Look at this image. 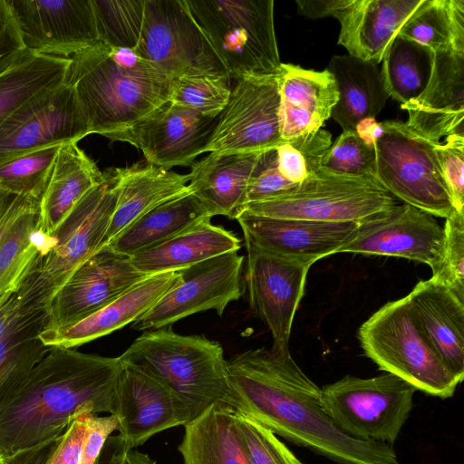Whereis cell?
<instances>
[{
  "instance_id": "6da1fadb",
  "label": "cell",
  "mask_w": 464,
  "mask_h": 464,
  "mask_svg": "<svg viewBox=\"0 0 464 464\" xmlns=\"http://www.w3.org/2000/svg\"><path fill=\"white\" fill-rule=\"evenodd\" d=\"M223 399L235 411L337 464H400L392 445L357 440L327 416L319 388L290 349H250L227 361Z\"/></svg>"
},
{
  "instance_id": "7a4b0ae2",
  "label": "cell",
  "mask_w": 464,
  "mask_h": 464,
  "mask_svg": "<svg viewBox=\"0 0 464 464\" xmlns=\"http://www.w3.org/2000/svg\"><path fill=\"white\" fill-rule=\"evenodd\" d=\"M120 357L51 347L27 376L0 400L4 458L63 436L84 413L111 414Z\"/></svg>"
},
{
  "instance_id": "3957f363",
  "label": "cell",
  "mask_w": 464,
  "mask_h": 464,
  "mask_svg": "<svg viewBox=\"0 0 464 464\" xmlns=\"http://www.w3.org/2000/svg\"><path fill=\"white\" fill-rule=\"evenodd\" d=\"M69 58L64 82L91 134L121 131L169 99L173 78L133 50L97 42Z\"/></svg>"
},
{
  "instance_id": "277c9868",
  "label": "cell",
  "mask_w": 464,
  "mask_h": 464,
  "mask_svg": "<svg viewBox=\"0 0 464 464\" xmlns=\"http://www.w3.org/2000/svg\"><path fill=\"white\" fill-rule=\"evenodd\" d=\"M118 192L115 169H108L59 227L45 236L40 253L15 290L23 307L48 311L53 296L74 271L103 247Z\"/></svg>"
},
{
  "instance_id": "5b68a950",
  "label": "cell",
  "mask_w": 464,
  "mask_h": 464,
  "mask_svg": "<svg viewBox=\"0 0 464 464\" xmlns=\"http://www.w3.org/2000/svg\"><path fill=\"white\" fill-rule=\"evenodd\" d=\"M119 357L165 383L195 418L222 401L229 389L222 345L202 335L179 334L170 326L143 332Z\"/></svg>"
},
{
  "instance_id": "8992f818",
  "label": "cell",
  "mask_w": 464,
  "mask_h": 464,
  "mask_svg": "<svg viewBox=\"0 0 464 464\" xmlns=\"http://www.w3.org/2000/svg\"><path fill=\"white\" fill-rule=\"evenodd\" d=\"M364 354L381 371L417 391L451 397L460 383L441 361L416 319L407 296L386 303L359 328Z\"/></svg>"
},
{
  "instance_id": "52a82bcc",
  "label": "cell",
  "mask_w": 464,
  "mask_h": 464,
  "mask_svg": "<svg viewBox=\"0 0 464 464\" xmlns=\"http://www.w3.org/2000/svg\"><path fill=\"white\" fill-rule=\"evenodd\" d=\"M228 79L277 74L273 0H186Z\"/></svg>"
},
{
  "instance_id": "ba28073f",
  "label": "cell",
  "mask_w": 464,
  "mask_h": 464,
  "mask_svg": "<svg viewBox=\"0 0 464 464\" xmlns=\"http://www.w3.org/2000/svg\"><path fill=\"white\" fill-rule=\"evenodd\" d=\"M397 204L372 176H348L320 168L289 191L248 203L254 215L321 222L363 224Z\"/></svg>"
},
{
  "instance_id": "9c48e42d",
  "label": "cell",
  "mask_w": 464,
  "mask_h": 464,
  "mask_svg": "<svg viewBox=\"0 0 464 464\" xmlns=\"http://www.w3.org/2000/svg\"><path fill=\"white\" fill-rule=\"evenodd\" d=\"M416 391L388 372L370 378L347 374L323 386L321 401L327 416L343 433L392 446L412 410Z\"/></svg>"
},
{
  "instance_id": "30bf717a",
  "label": "cell",
  "mask_w": 464,
  "mask_h": 464,
  "mask_svg": "<svg viewBox=\"0 0 464 464\" xmlns=\"http://www.w3.org/2000/svg\"><path fill=\"white\" fill-rule=\"evenodd\" d=\"M373 140L375 179L395 198L433 217L448 218L454 205L442 179L434 146L405 122H381Z\"/></svg>"
},
{
  "instance_id": "8fae6325",
  "label": "cell",
  "mask_w": 464,
  "mask_h": 464,
  "mask_svg": "<svg viewBox=\"0 0 464 464\" xmlns=\"http://www.w3.org/2000/svg\"><path fill=\"white\" fill-rule=\"evenodd\" d=\"M133 51L171 78L216 75L228 79L186 0H145L140 40Z\"/></svg>"
},
{
  "instance_id": "7c38bea8",
  "label": "cell",
  "mask_w": 464,
  "mask_h": 464,
  "mask_svg": "<svg viewBox=\"0 0 464 464\" xmlns=\"http://www.w3.org/2000/svg\"><path fill=\"white\" fill-rule=\"evenodd\" d=\"M244 261L238 251H231L180 269L179 282L131 328L153 331L208 310L222 316L226 307L245 292Z\"/></svg>"
},
{
  "instance_id": "4fadbf2b",
  "label": "cell",
  "mask_w": 464,
  "mask_h": 464,
  "mask_svg": "<svg viewBox=\"0 0 464 464\" xmlns=\"http://www.w3.org/2000/svg\"><path fill=\"white\" fill-rule=\"evenodd\" d=\"M278 73L237 80L218 116L207 152L249 153L279 146Z\"/></svg>"
},
{
  "instance_id": "5bb4252c",
  "label": "cell",
  "mask_w": 464,
  "mask_h": 464,
  "mask_svg": "<svg viewBox=\"0 0 464 464\" xmlns=\"http://www.w3.org/2000/svg\"><path fill=\"white\" fill-rule=\"evenodd\" d=\"M91 134L74 90L64 82L19 106L0 124V163Z\"/></svg>"
},
{
  "instance_id": "9a60e30c",
  "label": "cell",
  "mask_w": 464,
  "mask_h": 464,
  "mask_svg": "<svg viewBox=\"0 0 464 464\" xmlns=\"http://www.w3.org/2000/svg\"><path fill=\"white\" fill-rule=\"evenodd\" d=\"M244 276L249 308L267 326L273 349H289L292 324L311 264L283 257L245 241Z\"/></svg>"
},
{
  "instance_id": "2e32d148",
  "label": "cell",
  "mask_w": 464,
  "mask_h": 464,
  "mask_svg": "<svg viewBox=\"0 0 464 464\" xmlns=\"http://www.w3.org/2000/svg\"><path fill=\"white\" fill-rule=\"evenodd\" d=\"M218 120L168 101L130 127L105 137L133 145L148 163L170 170L190 166L207 152Z\"/></svg>"
},
{
  "instance_id": "e0dca14e",
  "label": "cell",
  "mask_w": 464,
  "mask_h": 464,
  "mask_svg": "<svg viewBox=\"0 0 464 464\" xmlns=\"http://www.w3.org/2000/svg\"><path fill=\"white\" fill-rule=\"evenodd\" d=\"M111 414L118 418L119 435L127 450L136 449L157 433L184 426L195 418L189 405L165 383L123 362Z\"/></svg>"
},
{
  "instance_id": "ac0fdd59",
  "label": "cell",
  "mask_w": 464,
  "mask_h": 464,
  "mask_svg": "<svg viewBox=\"0 0 464 464\" xmlns=\"http://www.w3.org/2000/svg\"><path fill=\"white\" fill-rule=\"evenodd\" d=\"M148 276L136 269L130 257L104 246L81 265L53 296L45 329L88 317Z\"/></svg>"
},
{
  "instance_id": "d6986e66",
  "label": "cell",
  "mask_w": 464,
  "mask_h": 464,
  "mask_svg": "<svg viewBox=\"0 0 464 464\" xmlns=\"http://www.w3.org/2000/svg\"><path fill=\"white\" fill-rule=\"evenodd\" d=\"M27 50L69 58L99 41L92 0H7Z\"/></svg>"
},
{
  "instance_id": "ffe728a7",
  "label": "cell",
  "mask_w": 464,
  "mask_h": 464,
  "mask_svg": "<svg viewBox=\"0 0 464 464\" xmlns=\"http://www.w3.org/2000/svg\"><path fill=\"white\" fill-rule=\"evenodd\" d=\"M444 229L435 217L409 204H396L381 216L360 224L355 237L339 253L388 256L428 265L440 264Z\"/></svg>"
},
{
  "instance_id": "44dd1931",
  "label": "cell",
  "mask_w": 464,
  "mask_h": 464,
  "mask_svg": "<svg viewBox=\"0 0 464 464\" xmlns=\"http://www.w3.org/2000/svg\"><path fill=\"white\" fill-rule=\"evenodd\" d=\"M245 241L266 252L313 265L339 253L360 224L276 218L244 211L237 218Z\"/></svg>"
},
{
  "instance_id": "7402d4cb",
  "label": "cell",
  "mask_w": 464,
  "mask_h": 464,
  "mask_svg": "<svg viewBox=\"0 0 464 464\" xmlns=\"http://www.w3.org/2000/svg\"><path fill=\"white\" fill-rule=\"evenodd\" d=\"M401 108L408 112L406 125L430 141L464 134V53H433L424 90Z\"/></svg>"
},
{
  "instance_id": "603a6c76",
  "label": "cell",
  "mask_w": 464,
  "mask_h": 464,
  "mask_svg": "<svg viewBox=\"0 0 464 464\" xmlns=\"http://www.w3.org/2000/svg\"><path fill=\"white\" fill-rule=\"evenodd\" d=\"M180 270L149 276L88 317L70 325L44 329L45 346L73 349L134 323L152 308L179 280Z\"/></svg>"
},
{
  "instance_id": "cb8c5ba5",
  "label": "cell",
  "mask_w": 464,
  "mask_h": 464,
  "mask_svg": "<svg viewBox=\"0 0 464 464\" xmlns=\"http://www.w3.org/2000/svg\"><path fill=\"white\" fill-rule=\"evenodd\" d=\"M278 89L283 141L319 130L338 101L335 80L327 69L314 71L282 63Z\"/></svg>"
},
{
  "instance_id": "d4e9b609",
  "label": "cell",
  "mask_w": 464,
  "mask_h": 464,
  "mask_svg": "<svg viewBox=\"0 0 464 464\" xmlns=\"http://www.w3.org/2000/svg\"><path fill=\"white\" fill-rule=\"evenodd\" d=\"M423 0H353L338 19V44L348 54L380 64Z\"/></svg>"
},
{
  "instance_id": "484cf974",
  "label": "cell",
  "mask_w": 464,
  "mask_h": 464,
  "mask_svg": "<svg viewBox=\"0 0 464 464\" xmlns=\"http://www.w3.org/2000/svg\"><path fill=\"white\" fill-rule=\"evenodd\" d=\"M423 333L449 371L464 378V303L430 277L407 295Z\"/></svg>"
},
{
  "instance_id": "4316f807",
  "label": "cell",
  "mask_w": 464,
  "mask_h": 464,
  "mask_svg": "<svg viewBox=\"0 0 464 464\" xmlns=\"http://www.w3.org/2000/svg\"><path fill=\"white\" fill-rule=\"evenodd\" d=\"M262 152H209L191 165L188 188L210 218L237 219L245 211L248 180Z\"/></svg>"
},
{
  "instance_id": "83f0119b",
  "label": "cell",
  "mask_w": 464,
  "mask_h": 464,
  "mask_svg": "<svg viewBox=\"0 0 464 464\" xmlns=\"http://www.w3.org/2000/svg\"><path fill=\"white\" fill-rule=\"evenodd\" d=\"M114 169L119 192L104 246L150 210L190 191L188 175L150 163Z\"/></svg>"
},
{
  "instance_id": "f1b7e54d",
  "label": "cell",
  "mask_w": 464,
  "mask_h": 464,
  "mask_svg": "<svg viewBox=\"0 0 464 464\" xmlns=\"http://www.w3.org/2000/svg\"><path fill=\"white\" fill-rule=\"evenodd\" d=\"M95 162L76 142L61 146L39 201L37 229L51 236L82 198L103 179Z\"/></svg>"
},
{
  "instance_id": "f546056e",
  "label": "cell",
  "mask_w": 464,
  "mask_h": 464,
  "mask_svg": "<svg viewBox=\"0 0 464 464\" xmlns=\"http://www.w3.org/2000/svg\"><path fill=\"white\" fill-rule=\"evenodd\" d=\"M334 76L338 101L331 117L343 130H355L364 119L375 118L390 98L381 65L343 54L332 56L326 68Z\"/></svg>"
},
{
  "instance_id": "4dcf8cb0",
  "label": "cell",
  "mask_w": 464,
  "mask_h": 464,
  "mask_svg": "<svg viewBox=\"0 0 464 464\" xmlns=\"http://www.w3.org/2000/svg\"><path fill=\"white\" fill-rule=\"evenodd\" d=\"M210 219L136 254L130 257L132 265L150 276L180 270L227 252L238 251L241 239L232 231L213 225Z\"/></svg>"
},
{
  "instance_id": "1f68e13d",
  "label": "cell",
  "mask_w": 464,
  "mask_h": 464,
  "mask_svg": "<svg viewBox=\"0 0 464 464\" xmlns=\"http://www.w3.org/2000/svg\"><path fill=\"white\" fill-rule=\"evenodd\" d=\"M184 427L183 464H250L228 404L214 402Z\"/></svg>"
},
{
  "instance_id": "d6a6232c",
  "label": "cell",
  "mask_w": 464,
  "mask_h": 464,
  "mask_svg": "<svg viewBox=\"0 0 464 464\" xmlns=\"http://www.w3.org/2000/svg\"><path fill=\"white\" fill-rule=\"evenodd\" d=\"M208 218H211L201 201L188 191L144 214L106 246L117 254L131 257Z\"/></svg>"
},
{
  "instance_id": "836d02e7",
  "label": "cell",
  "mask_w": 464,
  "mask_h": 464,
  "mask_svg": "<svg viewBox=\"0 0 464 464\" xmlns=\"http://www.w3.org/2000/svg\"><path fill=\"white\" fill-rule=\"evenodd\" d=\"M47 310H32L0 337V400L22 382L51 347L39 338Z\"/></svg>"
},
{
  "instance_id": "e575fe53",
  "label": "cell",
  "mask_w": 464,
  "mask_h": 464,
  "mask_svg": "<svg viewBox=\"0 0 464 464\" xmlns=\"http://www.w3.org/2000/svg\"><path fill=\"white\" fill-rule=\"evenodd\" d=\"M69 64L70 58L28 51L0 74V124L27 100L62 84Z\"/></svg>"
},
{
  "instance_id": "d590c367",
  "label": "cell",
  "mask_w": 464,
  "mask_h": 464,
  "mask_svg": "<svg viewBox=\"0 0 464 464\" xmlns=\"http://www.w3.org/2000/svg\"><path fill=\"white\" fill-rule=\"evenodd\" d=\"M398 34L432 53H464V1L423 0Z\"/></svg>"
},
{
  "instance_id": "8d00e7d4",
  "label": "cell",
  "mask_w": 464,
  "mask_h": 464,
  "mask_svg": "<svg viewBox=\"0 0 464 464\" xmlns=\"http://www.w3.org/2000/svg\"><path fill=\"white\" fill-rule=\"evenodd\" d=\"M432 57L427 47L398 34L381 65L389 96L401 104L418 97L430 78Z\"/></svg>"
},
{
  "instance_id": "74e56055",
  "label": "cell",
  "mask_w": 464,
  "mask_h": 464,
  "mask_svg": "<svg viewBox=\"0 0 464 464\" xmlns=\"http://www.w3.org/2000/svg\"><path fill=\"white\" fill-rule=\"evenodd\" d=\"M39 202L12 225L0 243V298L15 292L40 253L45 235L37 229Z\"/></svg>"
},
{
  "instance_id": "f35d334b",
  "label": "cell",
  "mask_w": 464,
  "mask_h": 464,
  "mask_svg": "<svg viewBox=\"0 0 464 464\" xmlns=\"http://www.w3.org/2000/svg\"><path fill=\"white\" fill-rule=\"evenodd\" d=\"M61 146L44 147L0 163V189L39 202Z\"/></svg>"
},
{
  "instance_id": "ab89813d",
  "label": "cell",
  "mask_w": 464,
  "mask_h": 464,
  "mask_svg": "<svg viewBox=\"0 0 464 464\" xmlns=\"http://www.w3.org/2000/svg\"><path fill=\"white\" fill-rule=\"evenodd\" d=\"M98 42L135 50L144 18L145 0H92Z\"/></svg>"
},
{
  "instance_id": "60d3db41",
  "label": "cell",
  "mask_w": 464,
  "mask_h": 464,
  "mask_svg": "<svg viewBox=\"0 0 464 464\" xmlns=\"http://www.w3.org/2000/svg\"><path fill=\"white\" fill-rule=\"evenodd\" d=\"M332 143L331 133L323 129L283 141L276 148L280 173L294 184L304 181L322 167Z\"/></svg>"
},
{
  "instance_id": "b9f144b4",
  "label": "cell",
  "mask_w": 464,
  "mask_h": 464,
  "mask_svg": "<svg viewBox=\"0 0 464 464\" xmlns=\"http://www.w3.org/2000/svg\"><path fill=\"white\" fill-rule=\"evenodd\" d=\"M228 81L216 75L173 78L169 101L204 115L218 117L231 93Z\"/></svg>"
},
{
  "instance_id": "7bdbcfd3",
  "label": "cell",
  "mask_w": 464,
  "mask_h": 464,
  "mask_svg": "<svg viewBox=\"0 0 464 464\" xmlns=\"http://www.w3.org/2000/svg\"><path fill=\"white\" fill-rule=\"evenodd\" d=\"M443 229L441 257L431 277L464 303V210L455 209L446 218Z\"/></svg>"
},
{
  "instance_id": "ee69618b",
  "label": "cell",
  "mask_w": 464,
  "mask_h": 464,
  "mask_svg": "<svg viewBox=\"0 0 464 464\" xmlns=\"http://www.w3.org/2000/svg\"><path fill=\"white\" fill-rule=\"evenodd\" d=\"M234 417L250 464H304L269 429L235 411Z\"/></svg>"
},
{
  "instance_id": "f6af8a7d",
  "label": "cell",
  "mask_w": 464,
  "mask_h": 464,
  "mask_svg": "<svg viewBox=\"0 0 464 464\" xmlns=\"http://www.w3.org/2000/svg\"><path fill=\"white\" fill-rule=\"evenodd\" d=\"M322 168L348 176H374L375 150L355 130H343L326 151Z\"/></svg>"
},
{
  "instance_id": "bcb514c9",
  "label": "cell",
  "mask_w": 464,
  "mask_h": 464,
  "mask_svg": "<svg viewBox=\"0 0 464 464\" xmlns=\"http://www.w3.org/2000/svg\"><path fill=\"white\" fill-rule=\"evenodd\" d=\"M440 170L456 210H464V134H450L434 146Z\"/></svg>"
},
{
  "instance_id": "7dc6e473",
  "label": "cell",
  "mask_w": 464,
  "mask_h": 464,
  "mask_svg": "<svg viewBox=\"0 0 464 464\" xmlns=\"http://www.w3.org/2000/svg\"><path fill=\"white\" fill-rule=\"evenodd\" d=\"M295 185L280 173L276 148L264 150L248 180L246 205L284 194Z\"/></svg>"
},
{
  "instance_id": "c3c4849f",
  "label": "cell",
  "mask_w": 464,
  "mask_h": 464,
  "mask_svg": "<svg viewBox=\"0 0 464 464\" xmlns=\"http://www.w3.org/2000/svg\"><path fill=\"white\" fill-rule=\"evenodd\" d=\"M7 0H0V74L17 63L28 52Z\"/></svg>"
},
{
  "instance_id": "681fc988",
  "label": "cell",
  "mask_w": 464,
  "mask_h": 464,
  "mask_svg": "<svg viewBox=\"0 0 464 464\" xmlns=\"http://www.w3.org/2000/svg\"><path fill=\"white\" fill-rule=\"evenodd\" d=\"M86 424L87 431L79 464H94L107 439L114 430H118L119 420L113 414L99 416L87 413Z\"/></svg>"
},
{
  "instance_id": "f907efd6",
  "label": "cell",
  "mask_w": 464,
  "mask_h": 464,
  "mask_svg": "<svg viewBox=\"0 0 464 464\" xmlns=\"http://www.w3.org/2000/svg\"><path fill=\"white\" fill-rule=\"evenodd\" d=\"M86 414L78 416L44 464H79L86 436Z\"/></svg>"
},
{
  "instance_id": "816d5d0a",
  "label": "cell",
  "mask_w": 464,
  "mask_h": 464,
  "mask_svg": "<svg viewBox=\"0 0 464 464\" xmlns=\"http://www.w3.org/2000/svg\"><path fill=\"white\" fill-rule=\"evenodd\" d=\"M353 0H296L300 13L311 19L335 17L337 20Z\"/></svg>"
},
{
  "instance_id": "f5cc1de1",
  "label": "cell",
  "mask_w": 464,
  "mask_h": 464,
  "mask_svg": "<svg viewBox=\"0 0 464 464\" xmlns=\"http://www.w3.org/2000/svg\"><path fill=\"white\" fill-rule=\"evenodd\" d=\"M62 438L46 441L28 450L6 458L7 464H44Z\"/></svg>"
},
{
  "instance_id": "db71d44e",
  "label": "cell",
  "mask_w": 464,
  "mask_h": 464,
  "mask_svg": "<svg viewBox=\"0 0 464 464\" xmlns=\"http://www.w3.org/2000/svg\"><path fill=\"white\" fill-rule=\"evenodd\" d=\"M37 201L16 196L0 218V243L15 220Z\"/></svg>"
},
{
  "instance_id": "11a10c76",
  "label": "cell",
  "mask_w": 464,
  "mask_h": 464,
  "mask_svg": "<svg viewBox=\"0 0 464 464\" xmlns=\"http://www.w3.org/2000/svg\"><path fill=\"white\" fill-rule=\"evenodd\" d=\"M126 450L120 435L110 436L94 464H121Z\"/></svg>"
},
{
  "instance_id": "9f6ffc18",
  "label": "cell",
  "mask_w": 464,
  "mask_h": 464,
  "mask_svg": "<svg viewBox=\"0 0 464 464\" xmlns=\"http://www.w3.org/2000/svg\"><path fill=\"white\" fill-rule=\"evenodd\" d=\"M121 464H157L148 454L135 449L127 450L122 457Z\"/></svg>"
},
{
  "instance_id": "6f0895ef",
  "label": "cell",
  "mask_w": 464,
  "mask_h": 464,
  "mask_svg": "<svg viewBox=\"0 0 464 464\" xmlns=\"http://www.w3.org/2000/svg\"><path fill=\"white\" fill-rule=\"evenodd\" d=\"M16 196L6 193L0 189V218L5 212Z\"/></svg>"
},
{
  "instance_id": "680465c9",
  "label": "cell",
  "mask_w": 464,
  "mask_h": 464,
  "mask_svg": "<svg viewBox=\"0 0 464 464\" xmlns=\"http://www.w3.org/2000/svg\"><path fill=\"white\" fill-rule=\"evenodd\" d=\"M0 464H7V460L0 452Z\"/></svg>"
}]
</instances>
